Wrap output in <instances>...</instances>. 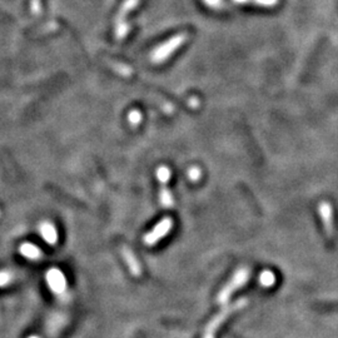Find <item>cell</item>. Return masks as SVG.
I'll list each match as a JSON object with an SVG mask.
<instances>
[{
    "label": "cell",
    "instance_id": "obj_12",
    "mask_svg": "<svg viewBox=\"0 0 338 338\" xmlns=\"http://www.w3.org/2000/svg\"><path fill=\"white\" fill-rule=\"evenodd\" d=\"M235 3L239 4H256V5L262 6H274L278 0H233Z\"/></svg>",
    "mask_w": 338,
    "mask_h": 338
},
{
    "label": "cell",
    "instance_id": "obj_9",
    "mask_svg": "<svg viewBox=\"0 0 338 338\" xmlns=\"http://www.w3.org/2000/svg\"><path fill=\"white\" fill-rule=\"evenodd\" d=\"M260 286L264 288L273 287L274 283H276V274L272 271L265 269V271H263L262 273L260 274Z\"/></svg>",
    "mask_w": 338,
    "mask_h": 338
},
{
    "label": "cell",
    "instance_id": "obj_1",
    "mask_svg": "<svg viewBox=\"0 0 338 338\" xmlns=\"http://www.w3.org/2000/svg\"><path fill=\"white\" fill-rule=\"evenodd\" d=\"M247 303H248V301H247L246 298H242L239 299V301L234 302L233 305L224 307L218 314H215V316L213 317V319H210L209 323H208L207 327H206V330H204L203 337L202 338H215L217 331H218L219 327L226 322V319L228 318L232 313H234L235 311H239L242 310V308L246 307Z\"/></svg>",
    "mask_w": 338,
    "mask_h": 338
},
{
    "label": "cell",
    "instance_id": "obj_13",
    "mask_svg": "<svg viewBox=\"0 0 338 338\" xmlns=\"http://www.w3.org/2000/svg\"><path fill=\"white\" fill-rule=\"evenodd\" d=\"M128 120H129V123H130L133 127L139 126L140 122H142V113H140L138 109L130 110L128 114Z\"/></svg>",
    "mask_w": 338,
    "mask_h": 338
},
{
    "label": "cell",
    "instance_id": "obj_6",
    "mask_svg": "<svg viewBox=\"0 0 338 338\" xmlns=\"http://www.w3.org/2000/svg\"><path fill=\"white\" fill-rule=\"evenodd\" d=\"M318 213L321 215L322 223H323L324 232L331 239L333 237V233H335V224H333V209L330 202H321L318 204Z\"/></svg>",
    "mask_w": 338,
    "mask_h": 338
},
{
    "label": "cell",
    "instance_id": "obj_3",
    "mask_svg": "<svg viewBox=\"0 0 338 338\" xmlns=\"http://www.w3.org/2000/svg\"><path fill=\"white\" fill-rule=\"evenodd\" d=\"M249 278V271L247 268H240L238 269L234 273V276L232 277V280L229 281L226 286L223 287L221 292L218 293L217 297V302L219 305H226L228 299L231 298L233 293L237 291L238 288H240L242 286H244L247 283Z\"/></svg>",
    "mask_w": 338,
    "mask_h": 338
},
{
    "label": "cell",
    "instance_id": "obj_8",
    "mask_svg": "<svg viewBox=\"0 0 338 338\" xmlns=\"http://www.w3.org/2000/svg\"><path fill=\"white\" fill-rule=\"evenodd\" d=\"M124 257H126V260H127V263H128L129 269H130L131 273L134 274L135 277L140 276V273H142V268H140L139 263L137 262V260H135L134 256L131 255L130 252L124 251Z\"/></svg>",
    "mask_w": 338,
    "mask_h": 338
},
{
    "label": "cell",
    "instance_id": "obj_11",
    "mask_svg": "<svg viewBox=\"0 0 338 338\" xmlns=\"http://www.w3.org/2000/svg\"><path fill=\"white\" fill-rule=\"evenodd\" d=\"M40 232H42V234L44 235V238L48 242H54V240H55V229H54V227L51 226L49 223L43 224V226L40 227Z\"/></svg>",
    "mask_w": 338,
    "mask_h": 338
},
{
    "label": "cell",
    "instance_id": "obj_15",
    "mask_svg": "<svg viewBox=\"0 0 338 338\" xmlns=\"http://www.w3.org/2000/svg\"><path fill=\"white\" fill-rule=\"evenodd\" d=\"M204 3L207 4L208 6L214 9H222L224 6H227L226 0H203Z\"/></svg>",
    "mask_w": 338,
    "mask_h": 338
},
{
    "label": "cell",
    "instance_id": "obj_14",
    "mask_svg": "<svg viewBox=\"0 0 338 338\" xmlns=\"http://www.w3.org/2000/svg\"><path fill=\"white\" fill-rule=\"evenodd\" d=\"M188 178L192 181V182H198L202 177V171L198 167H192L188 169Z\"/></svg>",
    "mask_w": 338,
    "mask_h": 338
},
{
    "label": "cell",
    "instance_id": "obj_10",
    "mask_svg": "<svg viewBox=\"0 0 338 338\" xmlns=\"http://www.w3.org/2000/svg\"><path fill=\"white\" fill-rule=\"evenodd\" d=\"M171 169L168 167H165V165H160L158 169H156V178H158V181H159V183L162 185H167V183L169 182V179H171Z\"/></svg>",
    "mask_w": 338,
    "mask_h": 338
},
{
    "label": "cell",
    "instance_id": "obj_4",
    "mask_svg": "<svg viewBox=\"0 0 338 338\" xmlns=\"http://www.w3.org/2000/svg\"><path fill=\"white\" fill-rule=\"evenodd\" d=\"M138 3H139V0H126L123 5L120 6L117 18H115V35H117L118 39H123L129 33L130 26L127 22V15L138 5Z\"/></svg>",
    "mask_w": 338,
    "mask_h": 338
},
{
    "label": "cell",
    "instance_id": "obj_2",
    "mask_svg": "<svg viewBox=\"0 0 338 338\" xmlns=\"http://www.w3.org/2000/svg\"><path fill=\"white\" fill-rule=\"evenodd\" d=\"M185 40H187V34H178V35L172 37L171 39H168L167 42L154 49L151 55L152 62L158 64V63H163L164 60H167L181 45L184 44Z\"/></svg>",
    "mask_w": 338,
    "mask_h": 338
},
{
    "label": "cell",
    "instance_id": "obj_7",
    "mask_svg": "<svg viewBox=\"0 0 338 338\" xmlns=\"http://www.w3.org/2000/svg\"><path fill=\"white\" fill-rule=\"evenodd\" d=\"M159 202L164 208H172L174 204L173 194L169 189H168L167 185H162L159 190Z\"/></svg>",
    "mask_w": 338,
    "mask_h": 338
},
{
    "label": "cell",
    "instance_id": "obj_5",
    "mask_svg": "<svg viewBox=\"0 0 338 338\" xmlns=\"http://www.w3.org/2000/svg\"><path fill=\"white\" fill-rule=\"evenodd\" d=\"M172 227H173L172 218H169V217L163 218L159 223H156V226L152 229L151 232H148L144 235V243L147 246H154V244H156L162 238H164L168 233L171 232Z\"/></svg>",
    "mask_w": 338,
    "mask_h": 338
}]
</instances>
